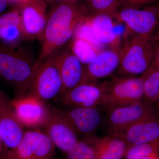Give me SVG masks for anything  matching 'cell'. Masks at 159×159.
Instances as JSON below:
<instances>
[{
  "mask_svg": "<svg viewBox=\"0 0 159 159\" xmlns=\"http://www.w3.org/2000/svg\"><path fill=\"white\" fill-rule=\"evenodd\" d=\"M59 69L63 84L61 96L77 85L89 80L83 65L71 51L65 49L53 54Z\"/></svg>",
  "mask_w": 159,
  "mask_h": 159,
  "instance_id": "cell-14",
  "label": "cell"
},
{
  "mask_svg": "<svg viewBox=\"0 0 159 159\" xmlns=\"http://www.w3.org/2000/svg\"><path fill=\"white\" fill-rule=\"evenodd\" d=\"M158 3L159 0H119L117 7L123 6L140 8Z\"/></svg>",
  "mask_w": 159,
  "mask_h": 159,
  "instance_id": "cell-28",
  "label": "cell"
},
{
  "mask_svg": "<svg viewBox=\"0 0 159 159\" xmlns=\"http://www.w3.org/2000/svg\"><path fill=\"white\" fill-rule=\"evenodd\" d=\"M159 151V139L152 142L130 146L127 148L125 159H142Z\"/></svg>",
  "mask_w": 159,
  "mask_h": 159,
  "instance_id": "cell-25",
  "label": "cell"
},
{
  "mask_svg": "<svg viewBox=\"0 0 159 159\" xmlns=\"http://www.w3.org/2000/svg\"><path fill=\"white\" fill-rule=\"evenodd\" d=\"M24 127L16 117L11 101L0 90V137L8 150L14 149L19 144L25 134Z\"/></svg>",
  "mask_w": 159,
  "mask_h": 159,
  "instance_id": "cell-10",
  "label": "cell"
},
{
  "mask_svg": "<svg viewBox=\"0 0 159 159\" xmlns=\"http://www.w3.org/2000/svg\"><path fill=\"white\" fill-rule=\"evenodd\" d=\"M142 159H159L158 152H155V153L152 154L150 155L145 157Z\"/></svg>",
  "mask_w": 159,
  "mask_h": 159,
  "instance_id": "cell-33",
  "label": "cell"
},
{
  "mask_svg": "<svg viewBox=\"0 0 159 159\" xmlns=\"http://www.w3.org/2000/svg\"><path fill=\"white\" fill-rule=\"evenodd\" d=\"M66 155L67 159H97L93 148L86 140L79 141Z\"/></svg>",
  "mask_w": 159,
  "mask_h": 159,
  "instance_id": "cell-26",
  "label": "cell"
},
{
  "mask_svg": "<svg viewBox=\"0 0 159 159\" xmlns=\"http://www.w3.org/2000/svg\"><path fill=\"white\" fill-rule=\"evenodd\" d=\"M154 42V52L153 61L151 65L159 62V41Z\"/></svg>",
  "mask_w": 159,
  "mask_h": 159,
  "instance_id": "cell-29",
  "label": "cell"
},
{
  "mask_svg": "<svg viewBox=\"0 0 159 159\" xmlns=\"http://www.w3.org/2000/svg\"><path fill=\"white\" fill-rule=\"evenodd\" d=\"M89 17L94 34L99 43L106 48L120 47L119 37L114 30L112 16L100 13L89 15Z\"/></svg>",
  "mask_w": 159,
  "mask_h": 159,
  "instance_id": "cell-19",
  "label": "cell"
},
{
  "mask_svg": "<svg viewBox=\"0 0 159 159\" xmlns=\"http://www.w3.org/2000/svg\"><path fill=\"white\" fill-rule=\"evenodd\" d=\"M43 127L55 147L66 153L79 141L73 127L54 108L50 109Z\"/></svg>",
  "mask_w": 159,
  "mask_h": 159,
  "instance_id": "cell-13",
  "label": "cell"
},
{
  "mask_svg": "<svg viewBox=\"0 0 159 159\" xmlns=\"http://www.w3.org/2000/svg\"><path fill=\"white\" fill-rule=\"evenodd\" d=\"M26 38L21 16L17 8L0 15V40L14 48Z\"/></svg>",
  "mask_w": 159,
  "mask_h": 159,
  "instance_id": "cell-18",
  "label": "cell"
},
{
  "mask_svg": "<svg viewBox=\"0 0 159 159\" xmlns=\"http://www.w3.org/2000/svg\"><path fill=\"white\" fill-rule=\"evenodd\" d=\"M121 47L108 48L100 51L93 60L84 66L89 79L100 80L110 77L118 70L120 61Z\"/></svg>",
  "mask_w": 159,
  "mask_h": 159,
  "instance_id": "cell-15",
  "label": "cell"
},
{
  "mask_svg": "<svg viewBox=\"0 0 159 159\" xmlns=\"http://www.w3.org/2000/svg\"><path fill=\"white\" fill-rule=\"evenodd\" d=\"M156 113L150 103L142 100L127 105L107 108V125L108 134H120L131 125Z\"/></svg>",
  "mask_w": 159,
  "mask_h": 159,
  "instance_id": "cell-7",
  "label": "cell"
},
{
  "mask_svg": "<svg viewBox=\"0 0 159 159\" xmlns=\"http://www.w3.org/2000/svg\"><path fill=\"white\" fill-rule=\"evenodd\" d=\"M89 15L87 7L77 1L66 0L56 5L48 16L39 62L72 39L77 27Z\"/></svg>",
  "mask_w": 159,
  "mask_h": 159,
  "instance_id": "cell-1",
  "label": "cell"
},
{
  "mask_svg": "<svg viewBox=\"0 0 159 159\" xmlns=\"http://www.w3.org/2000/svg\"><path fill=\"white\" fill-rule=\"evenodd\" d=\"M70 49L84 66L92 62L98 53L88 43L81 39L74 37L71 41Z\"/></svg>",
  "mask_w": 159,
  "mask_h": 159,
  "instance_id": "cell-22",
  "label": "cell"
},
{
  "mask_svg": "<svg viewBox=\"0 0 159 159\" xmlns=\"http://www.w3.org/2000/svg\"><path fill=\"white\" fill-rule=\"evenodd\" d=\"M89 15L106 13L112 16L119 0H89Z\"/></svg>",
  "mask_w": 159,
  "mask_h": 159,
  "instance_id": "cell-27",
  "label": "cell"
},
{
  "mask_svg": "<svg viewBox=\"0 0 159 159\" xmlns=\"http://www.w3.org/2000/svg\"><path fill=\"white\" fill-rule=\"evenodd\" d=\"M88 141L93 148L97 159H122L128 146L119 134H108L102 137L91 136Z\"/></svg>",
  "mask_w": 159,
  "mask_h": 159,
  "instance_id": "cell-17",
  "label": "cell"
},
{
  "mask_svg": "<svg viewBox=\"0 0 159 159\" xmlns=\"http://www.w3.org/2000/svg\"><path fill=\"white\" fill-rule=\"evenodd\" d=\"M8 1L9 4H15L18 5L21 4L27 0H8Z\"/></svg>",
  "mask_w": 159,
  "mask_h": 159,
  "instance_id": "cell-34",
  "label": "cell"
},
{
  "mask_svg": "<svg viewBox=\"0 0 159 159\" xmlns=\"http://www.w3.org/2000/svg\"><path fill=\"white\" fill-rule=\"evenodd\" d=\"M11 102L16 117L24 127H43L50 111L44 102L29 95L20 97Z\"/></svg>",
  "mask_w": 159,
  "mask_h": 159,
  "instance_id": "cell-11",
  "label": "cell"
},
{
  "mask_svg": "<svg viewBox=\"0 0 159 159\" xmlns=\"http://www.w3.org/2000/svg\"><path fill=\"white\" fill-rule=\"evenodd\" d=\"M106 96V81L89 80L66 92L61 102L68 107L103 106Z\"/></svg>",
  "mask_w": 159,
  "mask_h": 159,
  "instance_id": "cell-8",
  "label": "cell"
},
{
  "mask_svg": "<svg viewBox=\"0 0 159 159\" xmlns=\"http://www.w3.org/2000/svg\"><path fill=\"white\" fill-rule=\"evenodd\" d=\"M154 42L151 37L133 35L121 48L118 76L138 77L151 65Z\"/></svg>",
  "mask_w": 159,
  "mask_h": 159,
  "instance_id": "cell-2",
  "label": "cell"
},
{
  "mask_svg": "<svg viewBox=\"0 0 159 159\" xmlns=\"http://www.w3.org/2000/svg\"><path fill=\"white\" fill-rule=\"evenodd\" d=\"M142 76L144 98L150 103L157 102L159 100V71L150 66Z\"/></svg>",
  "mask_w": 159,
  "mask_h": 159,
  "instance_id": "cell-21",
  "label": "cell"
},
{
  "mask_svg": "<svg viewBox=\"0 0 159 159\" xmlns=\"http://www.w3.org/2000/svg\"><path fill=\"white\" fill-rule=\"evenodd\" d=\"M36 130L25 133L16 148L6 151L4 159H34Z\"/></svg>",
  "mask_w": 159,
  "mask_h": 159,
  "instance_id": "cell-20",
  "label": "cell"
},
{
  "mask_svg": "<svg viewBox=\"0 0 159 159\" xmlns=\"http://www.w3.org/2000/svg\"><path fill=\"white\" fill-rule=\"evenodd\" d=\"M54 109L69 122L78 135L93 136L102 122V115L99 107Z\"/></svg>",
  "mask_w": 159,
  "mask_h": 159,
  "instance_id": "cell-9",
  "label": "cell"
},
{
  "mask_svg": "<svg viewBox=\"0 0 159 159\" xmlns=\"http://www.w3.org/2000/svg\"><path fill=\"white\" fill-rule=\"evenodd\" d=\"M14 48L0 47V75L23 93L30 88L39 64Z\"/></svg>",
  "mask_w": 159,
  "mask_h": 159,
  "instance_id": "cell-3",
  "label": "cell"
},
{
  "mask_svg": "<svg viewBox=\"0 0 159 159\" xmlns=\"http://www.w3.org/2000/svg\"><path fill=\"white\" fill-rule=\"evenodd\" d=\"M9 4L8 0H0V14L5 11Z\"/></svg>",
  "mask_w": 159,
  "mask_h": 159,
  "instance_id": "cell-30",
  "label": "cell"
},
{
  "mask_svg": "<svg viewBox=\"0 0 159 159\" xmlns=\"http://www.w3.org/2000/svg\"><path fill=\"white\" fill-rule=\"evenodd\" d=\"M119 134L125 140L128 148L133 145L155 141L159 139V116L156 113L145 117Z\"/></svg>",
  "mask_w": 159,
  "mask_h": 159,
  "instance_id": "cell-16",
  "label": "cell"
},
{
  "mask_svg": "<svg viewBox=\"0 0 159 159\" xmlns=\"http://www.w3.org/2000/svg\"><path fill=\"white\" fill-rule=\"evenodd\" d=\"M16 8L21 16L26 38H42L48 19L44 0H27Z\"/></svg>",
  "mask_w": 159,
  "mask_h": 159,
  "instance_id": "cell-12",
  "label": "cell"
},
{
  "mask_svg": "<svg viewBox=\"0 0 159 159\" xmlns=\"http://www.w3.org/2000/svg\"><path fill=\"white\" fill-rule=\"evenodd\" d=\"M113 17L124 23L134 35L151 38L159 23V3L140 8L118 6Z\"/></svg>",
  "mask_w": 159,
  "mask_h": 159,
  "instance_id": "cell-4",
  "label": "cell"
},
{
  "mask_svg": "<svg viewBox=\"0 0 159 159\" xmlns=\"http://www.w3.org/2000/svg\"><path fill=\"white\" fill-rule=\"evenodd\" d=\"M151 39L154 42L159 41V23L156 29L151 36Z\"/></svg>",
  "mask_w": 159,
  "mask_h": 159,
  "instance_id": "cell-32",
  "label": "cell"
},
{
  "mask_svg": "<svg viewBox=\"0 0 159 159\" xmlns=\"http://www.w3.org/2000/svg\"><path fill=\"white\" fill-rule=\"evenodd\" d=\"M55 145L45 132L36 129L34 159H53Z\"/></svg>",
  "mask_w": 159,
  "mask_h": 159,
  "instance_id": "cell-23",
  "label": "cell"
},
{
  "mask_svg": "<svg viewBox=\"0 0 159 159\" xmlns=\"http://www.w3.org/2000/svg\"><path fill=\"white\" fill-rule=\"evenodd\" d=\"M144 98L143 79L138 77H122L117 75L106 80V96L104 106L113 107L127 105Z\"/></svg>",
  "mask_w": 159,
  "mask_h": 159,
  "instance_id": "cell-6",
  "label": "cell"
},
{
  "mask_svg": "<svg viewBox=\"0 0 159 159\" xmlns=\"http://www.w3.org/2000/svg\"><path fill=\"white\" fill-rule=\"evenodd\" d=\"M157 102V108L158 111L159 116V100H158Z\"/></svg>",
  "mask_w": 159,
  "mask_h": 159,
  "instance_id": "cell-37",
  "label": "cell"
},
{
  "mask_svg": "<svg viewBox=\"0 0 159 159\" xmlns=\"http://www.w3.org/2000/svg\"><path fill=\"white\" fill-rule=\"evenodd\" d=\"M150 66L154 68L157 69L159 71V62L157 63L152 64Z\"/></svg>",
  "mask_w": 159,
  "mask_h": 159,
  "instance_id": "cell-35",
  "label": "cell"
},
{
  "mask_svg": "<svg viewBox=\"0 0 159 159\" xmlns=\"http://www.w3.org/2000/svg\"><path fill=\"white\" fill-rule=\"evenodd\" d=\"M49 1H52V2H60L66 1V0H49Z\"/></svg>",
  "mask_w": 159,
  "mask_h": 159,
  "instance_id": "cell-36",
  "label": "cell"
},
{
  "mask_svg": "<svg viewBox=\"0 0 159 159\" xmlns=\"http://www.w3.org/2000/svg\"><path fill=\"white\" fill-rule=\"evenodd\" d=\"M72 1H77V0H72Z\"/></svg>",
  "mask_w": 159,
  "mask_h": 159,
  "instance_id": "cell-38",
  "label": "cell"
},
{
  "mask_svg": "<svg viewBox=\"0 0 159 159\" xmlns=\"http://www.w3.org/2000/svg\"><path fill=\"white\" fill-rule=\"evenodd\" d=\"M74 37L85 41L93 46L98 53L106 48L96 38L91 25L89 15L77 27Z\"/></svg>",
  "mask_w": 159,
  "mask_h": 159,
  "instance_id": "cell-24",
  "label": "cell"
},
{
  "mask_svg": "<svg viewBox=\"0 0 159 159\" xmlns=\"http://www.w3.org/2000/svg\"><path fill=\"white\" fill-rule=\"evenodd\" d=\"M4 148H5V146L0 137V159H4L5 153L6 152V151Z\"/></svg>",
  "mask_w": 159,
  "mask_h": 159,
  "instance_id": "cell-31",
  "label": "cell"
},
{
  "mask_svg": "<svg viewBox=\"0 0 159 159\" xmlns=\"http://www.w3.org/2000/svg\"><path fill=\"white\" fill-rule=\"evenodd\" d=\"M39 62L29 88L30 95L44 102L61 95L62 81L53 55Z\"/></svg>",
  "mask_w": 159,
  "mask_h": 159,
  "instance_id": "cell-5",
  "label": "cell"
}]
</instances>
